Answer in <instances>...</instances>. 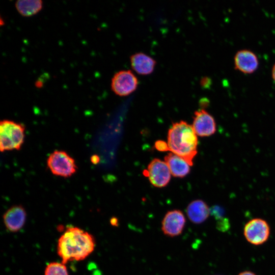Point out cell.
Returning <instances> with one entry per match:
<instances>
[{
	"label": "cell",
	"instance_id": "18",
	"mask_svg": "<svg viewBox=\"0 0 275 275\" xmlns=\"http://www.w3.org/2000/svg\"><path fill=\"white\" fill-rule=\"evenodd\" d=\"M110 223L112 226L114 227H118V219L116 217H113L110 219Z\"/></svg>",
	"mask_w": 275,
	"mask_h": 275
},
{
	"label": "cell",
	"instance_id": "6",
	"mask_svg": "<svg viewBox=\"0 0 275 275\" xmlns=\"http://www.w3.org/2000/svg\"><path fill=\"white\" fill-rule=\"evenodd\" d=\"M136 75L130 70L116 72L112 78L111 88L117 95L125 96L134 91L138 86Z\"/></svg>",
	"mask_w": 275,
	"mask_h": 275
},
{
	"label": "cell",
	"instance_id": "11",
	"mask_svg": "<svg viewBox=\"0 0 275 275\" xmlns=\"http://www.w3.org/2000/svg\"><path fill=\"white\" fill-rule=\"evenodd\" d=\"M235 68L245 74H251L258 68L259 60L256 54L250 50H238L234 58Z\"/></svg>",
	"mask_w": 275,
	"mask_h": 275
},
{
	"label": "cell",
	"instance_id": "13",
	"mask_svg": "<svg viewBox=\"0 0 275 275\" xmlns=\"http://www.w3.org/2000/svg\"><path fill=\"white\" fill-rule=\"evenodd\" d=\"M130 61L133 69L143 75L151 73L156 65V61L153 58L142 52L132 54L130 57Z\"/></svg>",
	"mask_w": 275,
	"mask_h": 275
},
{
	"label": "cell",
	"instance_id": "19",
	"mask_svg": "<svg viewBox=\"0 0 275 275\" xmlns=\"http://www.w3.org/2000/svg\"><path fill=\"white\" fill-rule=\"evenodd\" d=\"M201 81V85L204 87L206 86V85H209V84H210L211 82L210 79L207 77H204L202 78Z\"/></svg>",
	"mask_w": 275,
	"mask_h": 275
},
{
	"label": "cell",
	"instance_id": "2",
	"mask_svg": "<svg viewBox=\"0 0 275 275\" xmlns=\"http://www.w3.org/2000/svg\"><path fill=\"white\" fill-rule=\"evenodd\" d=\"M167 143L171 152L193 166V159L197 154L198 141L192 125L184 121L173 123L168 131Z\"/></svg>",
	"mask_w": 275,
	"mask_h": 275
},
{
	"label": "cell",
	"instance_id": "10",
	"mask_svg": "<svg viewBox=\"0 0 275 275\" xmlns=\"http://www.w3.org/2000/svg\"><path fill=\"white\" fill-rule=\"evenodd\" d=\"M26 216V210L22 205L13 206L3 216L4 225L9 231L17 232L24 226Z\"/></svg>",
	"mask_w": 275,
	"mask_h": 275
},
{
	"label": "cell",
	"instance_id": "20",
	"mask_svg": "<svg viewBox=\"0 0 275 275\" xmlns=\"http://www.w3.org/2000/svg\"><path fill=\"white\" fill-rule=\"evenodd\" d=\"M238 275H256L254 272L246 270L242 272H240Z\"/></svg>",
	"mask_w": 275,
	"mask_h": 275
},
{
	"label": "cell",
	"instance_id": "14",
	"mask_svg": "<svg viewBox=\"0 0 275 275\" xmlns=\"http://www.w3.org/2000/svg\"><path fill=\"white\" fill-rule=\"evenodd\" d=\"M164 161L174 177L182 178L190 172L189 164L183 158L172 152L165 156Z\"/></svg>",
	"mask_w": 275,
	"mask_h": 275
},
{
	"label": "cell",
	"instance_id": "12",
	"mask_svg": "<svg viewBox=\"0 0 275 275\" xmlns=\"http://www.w3.org/2000/svg\"><path fill=\"white\" fill-rule=\"evenodd\" d=\"M186 214L189 221L195 224L204 223L210 214V208L204 201L196 200L187 206Z\"/></svg>",
	"mask_w": 275,
	"mask_h": 275
},
{
	"label": "cell",
	"instance_id": "4",
	"mask_svg": "<svg viewBox=\"0 0 275 275\" xmlns=\"http://www.w3.org/2000/svg\"><path fill=\"white\" fill-rule=\"evenodd\" d=\"M47 165L52 174L64 178L71 177L77 170L74 158L63 150L52 152L47 158Z\"/></svg>",
	"mask_w": 275,
	"mask_h": 275
},
{
	"label": "cell",
	"instance_id": "17",
	"mask_svg": "<svg viewBox=\"0 0 275 275\" xmlns=\"http://www.w3.org/2000/svg\"><path fill=\"white\" fill-rule=\"evenodd\" d=\"M154 147L159 151H170L168 143L162 140H157L155 142Z\"/></svg>",
	"mask_w": 275,
	"mask_h": 275
},
{
	"label": "cell",
	"instance_id": "16",
	"mask_svg": "<svg viewBox=\"0 0 275 275\" xmlns=\"http://www.w3.org/2000/svg\"><path fill=\"white\" fill-rule=\"evenodd\" d=\"M44 275H69V273L66 264L52 262L46 266Z\"/></svg>",
	"mask_w": 275,
	"mask_h": 275
},
{
	"label": "cell",
	"instance_id": "5",
	"mask_svg": "<svg viewBox=\"0 0 275 275\" xmlns=\"http://www.w3.org/2000/svg\"><path fill=\"white\" fill-rule=\"evenodd\" d=\"M270 228L268 223L260 218L252 219L246 223L243 234L251 244L259 245L264 243L268 239Z\"/></svg>",
	"mask_w": 275,
	"mask_h": 275
},
{
	"label": "cell",
	"instance_id": "8",
	"mask_svg": "<svg viewBox=\"0 0 275 275\" xmlns=\"http://www.w3.org/2000/svg\"><path fill=\"white\" fill-rule=\"evenodd\" d=\"M185 223V217L181 210H170L166 213L162 219L161 230L168 237H176L182 233Z\"/></svg>",
	"mask_w": 275,
	"mask_h": 275
},
{
	"label": "cell",
	"instance_id": "1",
	"mask_svg": "<svg viewBox=\"0 0 275 275\" xmlns=\"http://www.w3.org/2000/svg\"><path fill=\"white\" fill-rule=\"evenodd\" d=\"M95 240L89 232L74 226L68 227L58 241L57 253L66 264L69 261H82L94 251Z\"/></svg>",
	"mask_w": 275,
	"mask_h": 275
},
{
	"label": "cell",
	"instance_id": "15",
	"mask_svg": "<svg viewBox=\"0 0 275 275\" xmlns=\"http://www.w3.org/2000/svg\"><path fill=\"white\" fill-rule=\"evenodd\" d=\"M17 11L23 16H31L40 11L43 6L41 0H19L15 2Z\"/></svg>",
	"mask_w": 275,
	"mask_h": 275
},
{
	"label": "cell",
	"instance_id": "3",
	"mask_svg": "<svg viewBox=\"0 0 275 275\" xmlns=\"http://www.w3.org/2000/svg\"><path fill=\"white\" fill-rule=\"evenodd\" d=\"M25 138V126L10 120L0 123V150L1 152L19 150Z\"/></svg>",
	"mask_w": 275,
	"mask_h": 275
},
{
	"label": "cell",
	"instance_id": "7",
	"mask_svg": "<svg viewBox=\"0 0 275 275\" xmlns=\"http://www.w3.org/2000/svg\"><path fill=\"white\" fill-rule=\"evenodd\" d=\"M149 178L151 183L157 187L166 186L171 179L170 169L164 161L154 158L148 166V169L144 172Z\"/></svg>",
	"mask_w": 275,
	"mask_h": 275
},
{
	"label": "cell",
	"instance_id": "21",
	"mask_svg": "<svg viewBox=\"0 0 275 275\" xmlns=\"http://www.w3.org/2000/svg\"><path fill=\"white\" fill-rule=\"evenodd\" d=\"M271 75L273 81L275 82V64L273 65L272 68Z\"/></svg>",
	"mask_w": 275,
	"mask_h": 275
},
{
	"label": "cell",
	"instance_id": "9",
	"mask_svg": "<svg viewBox=\"0 0 275 275\" xmlns=\"http://www.w3.org/2000/svg\"><path fill=\"white\" fill-rule=\"evenodd\" d=\"M192 127L196 134L202 137L212 135L216 131L213 117L204 109L195 112Z\"/></svg>",
	"mask_w": 275,
	"mask_h": 275
}]
</instances>
